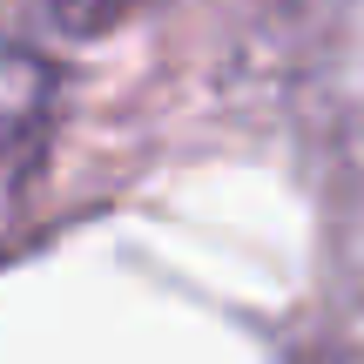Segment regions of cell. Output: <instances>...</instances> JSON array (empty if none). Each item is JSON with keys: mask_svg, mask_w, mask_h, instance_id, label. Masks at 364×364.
<instances>
[{"mask_svg": "<svg viewBox=\"0 0 364 364\" xmlns=\"http://www.w3.org/2000/svg\"><path fill=\"white\" fill-rule=\"evenodd\" d=\"M7 7H21L34 27H54V34H102L142 0H7Z\"/></svg>", "mask_w": 364, "mask_h": 364, "instance_id": "1", "label": "cell"}]
</instances>
